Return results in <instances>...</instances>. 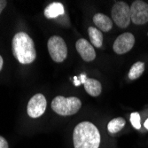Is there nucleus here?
Segmentation results:
<instances>
[{
  "instance_id": "f257e3e1",
  "label": "nucleus",
  "mask_w": 148,
  "mask_h": 148,
  "mask_svg": "<svg viewBox=\"0 0 148 148\" xmlns=\"http://www.w3.org/2000/svg\"><path fill=\"white\" fill-rule=\"evenodd\" d=\"M101 138L99 129L90 122L78 123L73 132L75 148H99Z\"/></svg>"
},
{
  "instance_id": "f03ea898",
  "label": "nucleus",
  "mask_w": 148,
  "mask_h": 148,
  "mask_svg": "<svg viewBox=\"0 0 148 148\" xmlns=\"http://www.w3.org/2000/svg\"><path fill=\"white\" fill-rule=\"evenodd\" d=\"M12 54L21 64H30L36 57L32 38L25 32H19L12 40Z\"/></svg>"
},
{
  "instance_id": "7ed1b4c3",
  "label": "nucleus",
  "mask_w": 148,
  "mask_h": 148,
  "mask_svg": "<svg viewBox=\"0 0 148 148\" xmlns=\"http://www.w3.org/2000/svg\"><path fill=\"white\" fill-rule=\"evenodd\" d=\"M82 106V102L76 97L65 98L57 96L51 101V109L62 116H69L76 114Z\"/></svg>"
},
{
  "instance_id": "20e7f679",
  "label": "nucleus",
  "mask_w": 148,
  "mask_h": 148,
  "mask_svg": "<svg viewBox=\"0 0 148 148\" xmlns=\"http://www.w3.org/2000/svg\"><path fill=\"white\" fill-rule=\"evenodd\" d=\"M47 47L53 61L63 62L68 57V47L64 39L59 36H52L49 38Z\"/></svg>"
},
{
  "instance_id": "39448f33",
  "label": "nucleus",
  "mask_w": 148,
  "mask_h": 148,
  "mask_svg": "<svg viewBox=\"0 0 148 148\" xmlns=\"http://www.w3.org/2000/svg\"><path fill=\"white\" fill-rule=\"evenodd\" d=\"M112 18L114 22L121 29L129 27L130 20V7L123 1L116 2L112 8Z\"/></svg>"
},
{
  "instance_id": "423d86ee",
  "label": "nucleus",
  "mask_w": 148,
  "mask_h": 148,
  "mask_svg": "<svg viewBox=\"0 0 148 148\" xmlns=\"http://www.w3.org/2000/svg\"><path fill=\"white\" fill-rule=\"evenodd\" d=\"M130 20L136 25L148 22V4L142 0H136L130 6Z\"/></svg>"
},
{
  "instance_id": "0eeeda50",
  "label": "nucleus",
  "mask_w": 148,
  "mask_h": 148,
  "mask_svg": "<svg viewBox=\"0 0 148 148\" xmlns=\"http://www.w3.org/2000/svg\"><path fill=\"white\" fill-rule=\"evenodd\" d=\"M46 99L41 93L34 95L29 101L27 106V112L29 117L38 118L42 116L46 109Z\"/></svg>"
},
{
  "instance_id": "6e6552de",
  "label": "nucleus",
  "mask_w": 148,
  "mask_h": 148,
  "mask_svg": "<svg viewBox=\"0 0 148 148\" xmlns=\"http://www.w3.org/2000/svg\"><path fill=\"white\" fill-rule=\"evenodd\" d=\"M134 45H135V37L133 34L130 32H125L120 35L113 45V49L116 54L122 55L130 51Z\"/></svg>"
},
{
  "instance_id": "1a4fd4ad",
  "label": "nucleus",
  "mask_w": 148,
  "mask_h": 148,
  "mask_svg": "<svg viewBox=\"0 0 148 148\" xmlns=\"http://www.w3.org/2000/svg\"><path fill=\"white\" fill-rule=\"evenodd\" d=\"M75 48L79 52L80 56L82 59L86 61L90 62L95 60L96 58V51L94 50V47L91 44H90L86 39L81 38L77 40L75 44Z\"/></svg>"
},
{
  "instance_id": "9d476101",
  "label": "nucleus",
  "mask_w": 148,
  "mask_h": 148,
  "mask_svg": "<svg viewBox=\"0 0 148 148\" xmlns=\"http://www.w3.org/2000/svg\"><path fill=\"white\" fill-rule=\"evenodd\" d=\"M93 22L95 24L99 30L104 32H108L113 28V21L112 20L103 13H96L93 16Z\"/></svg>"
},
{
  "instance_id": "9b49d317",
  "label": "nucleus",
  "mask_w": 148,
  "mask_h": 148,
  "mask_svg": "<svg viewBox=\"0 0 148 148\" xmlns=\"http://www.w3.org/2000/svg\"><path fill=\"white\" fill-rule=\"evenodd\" d=\"M65 13L64 6L61 3L53 2L46 6L45 9V16L47 19H54Z\"/></svg>"
},
{
  "instance_id": "f8f14e48",
  "label": "nucleus",
  "mask_w": 148,
  "mask_h": 148,
  "mask_svg": "<svg viewBox=\"0 0 148 148\" xmlns=\"http://www.w3.org/2000/svg\"><path fill=\"white\" fill-rule=\"evenodd\" d=\"M84 86L86 92L92 97H98L99 95H100V93L102 91L101 84L98 80L93 78H87Z\"/></svg>"
},
{
  "instance_id": "ddd939ff",
  "label": "nucleus",
  "mask_w": 148,
  "mask_h": 148,
  "mask_svg": "<svg viewBox=\"0 0 148 148\" xmlns=\"http://www.w3.org/2000/svg\"><path fill=\"white\" fill-rule=\"evenodd\" d=\"M88 34L89 37L90 39L91 45L95 47H101L103 44V34L101 31H99V29L94 28V27H89L88 29Z\"/></svg>"
},
{
  "instance_id": "4468645a",
  "label": "nucleus",
  "mask_w": 148,
  "mask_h": 148,
  "mask_svg": "<svg viewBox=\"0 0 148 148\" xmlns=\"http://www.w3.org/2000/svg\"><path fill=\"white\" fill-rule=\"evenodd\" d=\"M126 124V121L123 117H116L111 120L107 124V130L111 134L118 133L122 130Z\"/></svg>"
},
{
  "instance_id": "2eb2a0df",
  "label": "nucleus",
  "mask_w": 148,
  "mask_h": 148,
  "mask_svg": "<svg viewBox=\"0 0 148 148\" xmlns=\"http://www.w3.org/2000/svg\"><path fill=\"white\" fill-rule=\"evenodd\" d=\"M145 63L142 61H138L134 63L129 71L128 77L130 80H136L139 78L145 71Z\"/></svg>"
},
{
  "instance_id": "dca6fc26",
  "label": "nucleus",
  "mask_w": 148,
  "mask_h": 148,
  "mask_svg": "<svg viewBox=\"0 0 148 148\" xmlns=\"http://www.w3.org/2000/svg\"><path fill=\"white\" fill-rule=\"evenodd\" d=\"M130 120V123L134 129H136V130L141 129V120H140L139 113H138V112L131 113Z\"/></svg>"
},
{
  "instance_id": "f3484780",
  "label": "nucleus",
  "mask_w": 148,
  "mask_h": 148,
  "mask_svg": "<svg viewBox=\"0 0 148 148\" xmlns=\"http://www.w3.org/2000/svg\"><path fill=\"white\" fill-rule=\"evenodd\" d=\"M0 148H9L6 139L2 136H0Z\"/></svg>"
},
{
  "instance_id": "a211bd4d",
  "label": "nucleus",
  "mask_w": 148,
  "mask_h": 148,
  "mask_svg": "<svg viewBox=\"0 0 148 148\" xmlns=\"http://www.w3.org/2000/svg\"><path fill=\"white\" fill-rule=\"evenodd\" d=\"M6 5H7V2L5 1V0H0V13L2 12L4 8L6 6Z\"/></svg>"
},
{
  "instance_id": "6ab92c4d",
  "label": "nucleus",
  "mask_w": 148,
  "mask_h": 148,
  "mask_svg": "<svg viewBox=\"0 0 148 148\" xmlns=\"http://www.w3.org/2000/svg\"><path fill=\"white\" fill-rule=\"evenodd\" d=\"M87 75L85 74H82L80 75V81H81V84H84V83L86 82V80H87Z\"/></svg>"
},
{
  "instance_id": "aec40b11",
  "label": "nucleus",
  "mask_w": 148,
  "mask_h": 148,
  "mask_svg": "<svg viewBox=\"0 0 148 148\" xmlns=\"http://www.w3.org/2000/svg\"><path fill=\"white\" fill-rule=\"evenodd\" d=\"M74 84H75V86L81 85V81H80V79L77 78V76H74Z\"/></svg>"
},
{
  "instance_id": "412c9836",
  "label": "nucleus",
  "mask_w": 148,
  "mask_h": 148,
  "mask_svg": "<svg viewBox=\"0 0 148 148\" xmlns=\"http://www.w3.org/2000/svg\"><path fill=\"white\" fill-rule=\"evenodd\" d=\"M3 64H4V60H3V58H2V56L0 55V71L2 70V68H3Z\"/></svg>"
},
{
  "instance_id": "4be33fe9",
  "label": "nucleus",
  "mask_w": 148,
  "mask_h": 148,
  "mask_svg": "<svg viewBox=\"0 0 148 148\" xmlns=\"http://www.w3.org/2000/svg\"><path fill=\"white\" fill-rule=\"evenodd\" d=\"M144 126H145V128L148 130V118L145 120V123H144Z\"/></svg>"
}]
</instances>
